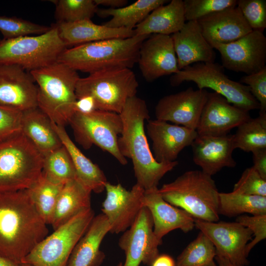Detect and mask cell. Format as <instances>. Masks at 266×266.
Here are the masks:
<instances>
[{
    "label": "cell",
    "instance_id": "obj_10",
    "mask_svg": "<svg viewBox=\"0 0 266 266\" xmlns=\"http://www.w3.org/2000/svg\"><path fill=\"white\" fill-rule=\"evenodd\" d=\"M94 217L92 208L76 215L40 241L20 264L31 266H67L73 248Z\"/></svg>",
    "mask_w": 266,
    "mask_h": 266
},
{
    "label": "cell",
    "instance_id": "obj_5",
    "mask_svg": "<svg viewBox=\"0 0 266 266\" xmlns=\"http://www.w3.org/2000/svg\"><path fill=\"white\" fill-rule=\"evenodd\" d=\"M211 177L201 170L187 171L159 191L166 201L195 219L218 222L220 192Z\"/></svg>",
    "mask_w": 266,
    "mask_h": 266
},
{
    "label": "cell",
    "instance_id": "obj_39",
    "mask_svg": "<svg viewBox=\"0 0 266 266\" xmlns=\"http://www.w3.org/2000/svg\"><path fill=\"white\" fill-rule=\"evenodd\" d=\"M50 28L15 17L0 16V32L5 39L32 34H41L48 31Z\"/></svg>",
    "mask_w": 266,
    "mask_h": 266
},
{
    "label": "cell",
    "instance_id": "obj_2",
    "mask_svg": "<svg viewBox=\"0 0 266 266\" xmlns=\"http://www.w3.org/2000/svg\"><path fill=\"white\" fill-rule=\"evenodd\" d=\"M119 114L123 125L117 140L119 151L131 159L136 184L144 190L158 187L160 180L178 162H158L154 159L144 131V122L150 118L145 100L136 96L129 98Z\"/></svg>",
    "mask_w": 266,
    "mask_h": 266
},
{
    "label": "cell",
    "instance_id": "obj_34",
    "mask_svg": "<svg viewBox=\"0 0 266 266\" xmlns=\"http://www.w3.org/2000/svg\"><path fill=\"white\" fill-rule=\"evenodd\" d=\"M237 128L233 134L234 149L252 152L266 148V112L259 111L257 117H251Z\"/></svg>",
    "mask_w": 266,
    "mask_h": 266
},
{
    "label": "cell",
    "instance_id": "obj_50",
    "mask_svg": "<svg viewBox=\"0 0 266 266\" xmlns=\"http://www.w3.org/2000/svg\"><path fill=\"white\" fill-rule=\"evenodd\" d=\"M215 259L217 261V266H241L234 265L225 259L216 256Z\"/></svg>",
    "mask_w": 266,
    "mask_h": 266
},
{
    "label": "cell",
    "instance_id": "obj_23",
    "mask_svg": "<svg viewBox=\"0 0 266 266\" xmlns=\"http://www.w3.org/2000/svg\"><path fill=\"white\" fill-rule=\"evenodd\" d=\"M197 22L211 46L233 42L252 31L236 6L210 14Z\"/></svg>",
    "mask_w": 266,
    "mask_h": 266
},
{
    "label": "cell",
    "instance_id": "obj_18",
    "mask_svg": "<svg viewBox=\"0 0 266 266\" xmlns=\"http://www.w3.org/2000/svg\"><path fill=\"white\" fill-rule=\"evenodd\" d=\"M137 63L148 82L178 72L180 70L171 35H149L141 45Z\"/></svg>",
    "mask_w": 266,
    "mask_h": 266
},
{
    "label": "cell",
    "instance_id": "obj_33",
    "mask_svg": "<svg viewBox=\"0 0 266 266\" xmlns=\"http://www.w3.org/2000/svg\"><path fill=\"white\" fill-rule=\"evenodd\" d=\"M64 185L49 180L41 173L28 189L37 212L46 225L51 224L55 205Z\"/></svg>",
    "mask_w": 266,
    "mask_h": 266
},
{
    "label": "cell",
    "instance_id": "obj_3",
    "mask_svg": "<svg viewBox=\"0 0 266 266\" xmlns=\"http://www.w3.org/2000/svg\"><path fill=\"white\" fill-rule=\"evenodd\" d=\"M149 36L134 35L77 45L66 49L57 62L89 74L110 68H131L137 63L141 45Z\"/></svg>",
    "mask_w": 266,
    "mask_h": 266
},
{
    "label": "cell",
    "instance_id": "obj_47",
    "mask_svg": "<svg viewBox=\"0 0 266 266\" xmlns=\"http://www.w3.org/2000/svg\"><path fill=\"white\" fill-rule=\"evenodd\" d=\"M150 266H176L174 259L167 254L159 255Z\"/></svg>",
    "mask_w": 266,
    "mask_h": 266
},
{
    "label": "cell",
    "instance_id": "obj_37",
    "mask_svg": "<svg viewBox=\"0 0 266 266\" xmlns=\"http://www.w3.org/2000/svg\"><path fill=\"white\" fill-rule=\"evenodd\" d=\"M55 3L57 22L72 23L91 19L98 10L94 0H59Z\"/></svg>",
    "mask_w": 266,
    "mask_h": 266
},
{
    "label": "cell",
    "instance_id": "obj_17",
    "mask_svg": "<svg viewBox=\"0 0 266 266\" xmlns=\"http://www.w3.org/2000/svg\"><path fill=\"white\" fill-rule=\"evenodd\" d=\"M250 118L249 111L231 104L220 94L208 92L196 131L199 135H226Z\"/></svg>",
    "mask_w": 266,
    "mask_h": 266
},
{
    "label": "cell",
    "instance_id": "obj_1",
    "mask_svg": "<svg viewBox=\"0 0 266 266\" xmlns=\"http://www.w3.org/2000/svg\"><path fill=\"white\" fill-rule=\"evenodd\" d=\"M48 232L28 189L0 192V256L20 264Z\"/></svg>",
    "mask_w": 266,
    "mask_h": 266
},
{
    "label": "cell",
    "instance_id": "obj_27",
    "mask_svg": "<svg viewBox=\"0 0 266 266\" xmlns=\"http://www.w3.org/2000/svg\"><path fill=\"white\" fill-rule=\"evenodd\" d=\"M21 132L43 157L63 145L52 121L38 107L22 112Z\"/></svg>",
    "mask_w": 266,
    "mask_h": 266
},
{
    "label": "cell",
    "instance_id": "obj_14",
    "mask_svg": "<svg viewBox=\"0 0 266 266\" xmlns=\"http://www.w3.org/2000/svg\"><path fill=\"white\" fill-rule=\"evenodd\" d=\"M162 242L156 237L153 222L149 210L143 207L132 226L123 233L118 244L124 251L123 266H150L159 255L158 247Z\"/></svg>",
    "mask_w": 266,
    "mask_h": 266
},
{
    "label": "cell",
    "instance_id": "obj_29",
    "mask_svg": "<svg viewBox=\"0 0 266 266\" xmlns=\"http://www.w3.org/2000/svg\"><path fill=\"white\" fill-rule=\"evenodd\" d=\"M186 22L182 0H172L153 10L134 29L136 35L160 34L171 35Z\"/></svg>",
    "mask_w": 266,
    "mask_h": 266
},
{
    "label": "cell",
    "instance_id": "obj_41",
    "mask_svg": "<svg viewBox=\"0 0 266 266\" xmlns=\"http://www.w3.org/2000/svg\"><path fill=\"white\" fill-rule=\"evenodd\" d=\"M233 191L248 195L266 197V180L253 166L248 167L234 184Z\"/></svg>",
    "mask_w": 266,
    "mask_h": 266
},
{
    "label": "cell",
    "instance_id": "obj_45",
    "mask_svg": "<svg viewBox=\"0 0 266 266\" xmlns=\"http://www.w3.org/2000/svg\"><path fill=\"white\" fill-rule=\"evenodd\" d=\"M253 168L266 180V148L256 150L252 152Z\"/></svg>",
    "mask_w": 266,
    "mask_h": 266
},
{
    "label": "cell",
    "instance_id": "obj_46",
    "mask_svg": "<svg viewBox=\"0 0 266 266\" xmlns=\"http://www.w3.org/2000/svg\"><path fill=\"white\" fill-rule=\"evenodd\" d=\"M97 110L94 99L89 96H85L77 99L75 105V112L87 113Z\"/></svg>",
    "mask_w": 266,
    "mask_h": 266
},
{
    "label": "cell",
    "instance_id": "obj_48",
    "mask_svg": "<svg viewBox=\"0 0 266 266\" xmlns=\"http://www.w3.org/2000/svg\"><path fill=\"white\" fill-rule=\"evenodd\" d=\"M94 1L97 6L102 5L112 9L123 7L128 3L127 0H94Z\"/></svg>",
    "mask_w": 266,
    "mask_h": 266
},
{
    "label": "cell",
    "instance_id": "obj_30",
    "mask_svg": "<svg viewBox=\"0 0 266 266\" xmlns=\"http://www.w3.org/2000/svg\"><path fill=\"white\" fill-rule=\"evenodd\" d=\"M91 193L76 179L65 183L58 198L50 224L54 230L80 212L91 208Z\"/></svg>",
    "mask_w": 266,
    "mask_h": 266
},
{
    "label": "cell",
    "instance_id": "obj_52",
    "mask_svg": "<svg viewBox=\"0 0 266 266\" xmlns=\"http://www.w3.org/2000/svg\"><path fill=\"white\" fill-rule=\"evenodd\" d=\"M116 266H123V264L122 262H120Z\"/></svg>",
    "mask_w": 266,
    "mask_h": 266
},
{
    "label": "cell",
    "instance_id": "obj_12",
    "mask_svg": "<svg viewBox=\"0 0 266 266\" xmlns=\"http://www.w3.org/2000/svg\"><path fill=\"white\" fill-rule=\"evenodd\" d=\"M224 68L246 75L256 73L266 66V37L263 32L252 30L229 43H215Z\"/></svg>",
    "mask_w": 266,
    "mask_h": 266
},
{
    "label": "cell",
    "instance_id": "obj_26",
    "mask_svg": "<svg viewBox=\"0 0 266 266\" xmlns=\"http://www.w3.org/2000/svg\"><path fill=\"white\" fill-rule=\"evenodd\" d=\"M110 230L108 222L102 213L95 216L73 248L67 266H100L105 258L100 246Z\"/></svg>",
    "mask_w": 266,
    "mask_h": 266
},
{
    "label": "cell",
    "instance_id": "obj_35",
    "mask_svg": "<svg viewBox=\"0 0 266 266\" xmlns=\"http://www.w3.org/2000/svg\"><path fill=\"white\" fill-rule=\"evenodd\" d=\"M216 249L201 232L178 255L176 266H217Z\"/></svg>",
    "mask_w": 266,
    "mask_h": 266
},
{
    "label": "cell",
    "instance_id": "obj_24",
    "mask_svg": "<svg viewBox=\"0 0 266 266\" xmlns=\"http://www.w3.org/2000/svg\"><path fill=\"white\" fill-rule=\"evenodd\" d=\"M171 37L179 70L197 63L214 62V49L203 36L197 21L186 22Z\"/></svg>",
    "mask_w": 266,
    "mask_h": 266
},
{
    "label": "cell",
    "instance_id": "obj_51",
    "mask_svg": "<svg viewBox=\"0 0 266 266\" xmlns=\"http://www.w3.org/2000/svg\"><path fill=\"white\" fill-rule=\"evenodd\" d=\"M20 266H31L28 264H20Z\"/></svg>",
    "mask_w": 266,
    "mask_h": 266
},
{
    "label": "cell",
    "instance_id": "obj_9",
    "mask_svg": "<svg viewBox=\"0 0 266 266\" xmlns=\"http://www.w3.org/2000/svg\"><path fill=\"white\" fill-rule=\"evenodd\" d=\"M184 82H194L199 89H211L240 108L248 111L260 109V104L248 86L230 79L219 63L193 64L180 70L170 79L172 86H179Z\"/></svg>",
    "mask_w": 266,
    "mask_h": 266
},
{
    "label": "cell",
    "instance_id": "obj_25",
    "mask_svg": "<svg viewBox=\"0 0 266 266\" xmlns=\"http://www.w3.org/2000/svg\"><path fill=\"white\" fill-rule=\"evenodd\" d=\"M54 25L66 47L109 39L126 38L135 35L134 29L110 28L96 24L91 19L72 23L57 22Z\"/></svg>",
    "mask_w": 266,
    "mask_h": 266
},
{
    "label": "cell",
    "instance_id": "obj_19",
    "mask_svg": "<svg viewBox=\"0 0 266 266\" xmlns=\"http://www.w3.org/2000/svg\"><path fill=\"white\" fill-rule=\"evenodd\" d=\"M20 66L0 64V105L24 111L37 107V87Z\"/></svg>",
    "mask_w": 266,
    "mask_h": 266
},
{
    "label": "cell",
    "instance_id": "obj_20",
    "mask_svg": "<svg viewBox=\"0 0 266 266\" xmlns=\"http://www.w3.org/2000/svg\"><path fill=\"white\" fill-rule=\"evenodd\" d=\"M146 129L152 142L154 158L158 162L175 161L180 152L191 145L198 135L195 130L158 119L148 120Z\"/></svg>",
    "mask_w": 266,
    "mask_h": 266
},
{
    "label": "cell",
    "instance_id": "obj_36",
    "mask_svg": "<svg viewBox=\"0 0 266 266\" xmlns=\"http://www.w3.org/2000/svg\"><path fill=\"white\" fill-rule=\"evenodd\" d=\"M42 173L49 180L62 184L76 179L73 162L63 145L43 156Z\"/></svg>",
    "mask_w": 266,
    "mask_h": 266
},
{
    "label": "cell",
    "instance_id": "obj_40",
    "mask_svg": "<svg viewBox=\"0 0 266 266\" xmlns=\"http://www.w3.org/2000/svg\"><path fill=\"white\" fill-rule=\"evenodd\" d=\"M236 6L252 30L264 33L266 28V0H237Z\"/></svg>",
    "mask_w": 266,
    "mask_h": 266
},
{
    "label": "cell",
    "instance_id": "obj_16",
    "mask_svg": "<svg viewBox=\"0 0 266 266\" xmlns=\"http://www.w3.org/2000/svg\"><path fill=\"white\" fill-rule=\"evenodd\" d=\"M208 93L206 89L189 87L163 97L155 107L156 119L196 130Z\"/></svg>",
    "mask_w": 266,
    "mask_h": 266
},
{
    "label": "cell",
    "instance_id": "obj_31",
    "mask_svg": "<svg viewBox=\"0 0 266 266\" xmlns=\"http://www.w3.org/2000/svg\"><path fill=\"white\" fill-rule=\"evenodd\" d=\"M167 1L166 0H138L119 8H98L96 14L101 18L111 17L104 24L108 27L133 30L153 10Z\"/></svg>",
    "mask_w": 266,
    "mask_h": 266
},
{
    "label": "cell",
    "instance_id": "obj_32",
    "mask_svg": "<svg viewBox=\"0 0 266 266\" xmlns=\"http://www.w3.org/2000/svg\"><path fill=\"white\" fill-rule=\"evenodd\" d=\"M245 213L266 214V197L243 194L232 191L219 193V214L232 217Z\"/></svg>",
    "mask_w": 266,
    "mask_h": 266
},
{
    "label": "cell",
    "instance_id": "obj_49",
    "mask_svg": "<svg viewBox=\"0 0 266 266\" xmlns=\"http://www.w3.org/2000/svg\"><path fill=\"white\" fill-rule=\"evenodd\" d=\"M0 266H20V264L0 256Z\"/></svg>",
    "mask_w": 266,
    "mask_h": 266
},
{
    "label": "cell",
    "instance_id": "obj_21",
    "mask_svg": "<svg viewBox=\"0 0 266 266\" xmlns=\"http://www.w3.org/2000/svg\"><path fill=\"white\" fill-rule=\"evenodd\" d=\"M141 203L150 211L154 233L161 242L163 237L173 230L179 229L186 233L195 227V219L186 211L166 201L158 187L144 190Z\"/></svg>",
    "mask_w": 266,
    "mask_h": 266
},
{
    "label": "cell",
    "instance_id": "obj_22",
    "mask_svg": "<svg viewBox=\"0 0 266 266\" xmlns=\"http://www.w3.org/2000/svg\"><path fill=\"white\" fill-rule=\"evenodd\" d=\"M191 146L194 162L211 176L225 167H234L236 165L233 157L235 149L233 134H198Z\"/></svg>",
    "mask_w": 266,
    "mask_h": 266
},
{
    "label": "cell",
    "instance_id": "obj_11",
    "mask_svg": "<svg viewBox=\"0 0 266 266\" xmlns=\"http://www.w3.org/2000/svg\"><path fill=\"white\" fill-rule=\"evenodd\" d=\"M68 124L76 141L83 148L88 149L95 145L110 154L121 165L127 164L117 144L123 129L119 114L100 110L87 113L75 112Z\"/></svg>",
    "mask_w": 266,
    "mask_h": 266
},
{
    "label": "cell",
    "instance_id": "obj_13",
    "mask_svg": "<svg viewBox=\"0 0 266 266\" xmlns=\"http://www.w3.org/2000/svg\"><path fill=\"white\" fill-rule=\"evenodd\" d=\"M195 225L212 242L216 257L238 266L249 265L245 250L253 236L250 229L236 222H207L195 219Z\"/></svg>",
    "mask_w": 266,
    "mask_h": 266
},
{
    "label": "cell",
    "instance_id": "obj_7",
    "mask_svg": "<svg viewBox=\"0 0 266 266\" xmlns=\"http://www.w3.org/2000/svg\"><path fill=\"white\" fill-rule=\"evenodd\" d=\"M138 82L131 68L115 67L80 77L76 86L77 99L85 96L95 100L97 110L120 114L127 100L137 92Z\"/></svg>",
    "mask_w": 266,
    "mask_h": 266
},
{
    "label": "cell",
    "instance_id": "obj_15",
    "mask_svg": "<svg viewBox=\"0 0 266 266\" xmlns=\"http://www.w3.org/2000/svg\"><path fill=\"white\" fill-rule=\"evenodd\" d=\"M105 190L106 198L101 211L109 224V233H124L133 224L143 207L141 199L144 190L136 183L128 191L120 184L108 182Z\"/></svg>",
    "mask_w": 266,
    "mask_h": 266
},
{
    "label": "cell",
    "instance_id": "obj_28",
    "mask_svg": "<svg viewBox=\"0 0 266 266\" xmlns=\"http://www.w3.org/2000/svg\"><path fill=\"white\" fill-rule=\"evenodd\" d=\"M52 126L71 157L75 170L76 179L91 192H102L107 182L103 171L76 146L68 135L65 127L58 126L53 122Z\"/></svg>",
    "mask_w": 266,
    "mask_h": 266
},
{
    "label": "cell",
    "instance_id": "obj_44",
    "mask_svg": "<svg viewBox=\"0 0 266 266\" xmlns=\"http://www.w3.org/2000/svg\"><path fill=\"white\" fill-rule=\"evenodd\" d=\"M239 82L248 86L260 104V112H266V66L256 73L243 76Z\"/></svg>",
    "mask_w": 266,
    "mask_h": 266
},
{
    "label": "cell",
    "instance_id": "obj_8",
    "mask_svg": "<svg viewBox=\"0 0 266 266\" xmlns=\"http://www.w3.org/2000/svg\"><path fill=\"white\" fill-rule=\"evenodd\" d=\"M66 46L53 25L46 33L0 41V64L15 65L30 72L56 62Z\"/></svg>",
    "mask_w": 266,
    "mask_h": 266
},
{
    "label": "cell",
    "instance_id": "obj_42",
    "mask_svg": "<svg viewBox=\"0 0 266 266\" xmlns=\"http://www.w3.org/2000/svg\"><path fill=\"white\" fill-rule=\"evenodd\" d=\"M235 222L248 228L253 233V240L246 246V254L248 257L253 247L266 238V214L252 216L243 214L236 217Z\"/></svg>",
    "mask_w": 266,
    "mask_h": 266
},
{
    "label": "cell",
    "instance_id": "obj_43",
    "mask_svg": "<svg viewBox=\"0 0 266 266\" xmlns=\"http://www.w3.org/2000/svg\"><path fill=\"white\" fill-rule=\"evenodd\" d=\"M22 111L0 105V141L21 132Z\"/></svg>",
    "mask_w": 266,
    "mask_h": 266
},
{
    "label": "cell",
    "instance_id": "obj_38",
    "mask_svg": "<svg viewBox=\"0 0 266 266\" xmlns=\"http://www.w3.org/2000/svg\"><path fill=\"white\" fill-rule=\"evenodd\" d=\"M183 3L186 21H197L210 14L236 6L237 0H184Z\"/></svg>",
    "mask_w": 266,
    "mask_h": 266
},
{
    "label": "cell",
    "instance_id": "obj_6",
    "mask_svg": "<svg viewBox=\"0 0 266 266\" xmlns=\"http://www.w3.org/2000/svg\"><path fill=\"white\" fill-rule=\"evenodd\" d=\"M43 159L22 132L0 141V192L29 189L42 173Z\"/></svg>",
    "mask_w": 266,
    "mask_h": 266
},
{
    "label": "cell",
    "instance_id": "obj_4",
    "mask_svg": "<svg viewBox=\"0 0 266 266\" xmlns=\"http://www.w3.org/2000/svg\"><path fill=\"white\" fill-rule=\"evenodd\" d=\"M30 73L37 84V107L53 123L65 127L75 112L77 71L57 61Z\"/></svg>",
    "mask_w": 266,
    "mask_h": 266
}]
</instances>
